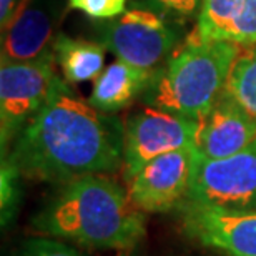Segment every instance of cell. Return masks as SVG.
Here are the masks:
<instances>
[{
	"instance_id": "obj_18",
	"label": "cell",
	"mask_w": 256,
	"mask_h": 256,
	"mask_svg": "<svg viewBox=\"0 0 256 256\" xmlns=\"http://www.w3.org/2000/svg\"><path fill=\"white\" fill-rule=\"evenodd\" d=\"M15 256H82L70 244L55 242L50 238H32L27 240Z\"/></svg>"
},
{
	"instance_id": "obj_16",
	"label": "cell",
	"mask_w": 256,
	"mask_h": 256,
	"mask_svg": "<svg viewBox=\"0 0 256 256\" xmlns=\"http://www.w3.org/2000/svg\"><path fill=\"white\" fill-rule=\"evenodd\" d=\"M18 180L20 173L15 170L7 160H2V173H0V193H2V200H0V206H2V224H7L12 222L15 216L20 200V190H18Z\"/></svg>"
},
{
	"instance_id": "obj_12",
	"label": "cell",
	"mask_w": 256,
	"mask_h": 256,
	"mask_svg": "<svg viewBox=\"0 0 256 256\" xmlns=\"http://www.w3.org/2000/svg\"><path fill=\"white\" fill-rule=\"evenodd\" d=\"M194 30L203 38L256 45V0H203Z\"/></svg>"
},
{
	"instance_id": "obj_15",
	"label": "cell",
	"mask_w": 256,
	"mask_h": 256,
	"mask_svg": "<svg viewBox=\"0 0 256 256\" xmlns=\"http://www.w3.org/2000/svg\"><path fill=\"white\" fill-rule=\"evenodd\" d=\"M226 92L256 118V45L238 54L230 72Z\"/></svg>"
},
{
	"instance_id": "obj_11",
	"label": "cell",
	"mask_w": 256,
	"mask_h": 256,
	"mask_svg": "<svg viewBox=\"0 0 256 256\" xmlns=\"http://www.w3.org/2000/svg\"><path fill=\"white\" fill-rule=\"evenodd\" d=\"M254 140L256 118L224 88L213 108L198 122L194 146L204 160H216L244 150Z\"/></svg>"
},
{
	"instance_id": "obj_10",
	"label": "cell",
	"mask_w": 256,
	"mask_h": 256,
	"mask_svg": "<svg viewBox=\"0 0 256 256\" xmlns=\"http://www.w3.org/2000/svg\"><path fill=\"white\" fill-rule=\"evenodd\" d=\"M64 10L65 0H24L4 30L2 62H28L47 52Z\"/></svg>"
},
{
	"instance_id": "obj_17",
	"label": "cell",
	"mask_w": 256,
	"mask_h": 256,
	"mask_svg": "<svg viewBox=\"0 0 256 256\" xmlns=\"http://www.w3.org/2000/svg\"><path fill=\"white\" fill-rule=\"evenodd\" d=\"M66 5L95 20H108L125 12L126 0H66Z\"/></svg>"
},
{
	"instance_id": "obj_19",
	"label": "cell",
	"mask_w": 256,
	"mask_h": 256,
	"mask_svg": "<svg viewBox=\"0 0 256 256\" xmlns=\"http://www.w3.org/2000/svg\"><path fill=\"white\" fill-rule=\"evenodd\" d=\"M152 4L180 18H190L200 14L203 0H150Z\"/></svg>"
},
{
	"instance_id": "obj_7",
	"label": "cell",
	"mask_w": 256,
	"mask_h": 256,
	"mask_svg": "<svg viewBox=\"0 0 256 256\" xmlns=\"http://www.w3.org/2000/svg\"><path fill=\"white\" fill-rule=\"evenodd\" d=\"M198 122L155 106L132 115L124 125V178L128 182L148 162L194 146Z\"/></svg>"
},
{
	"instance_id": "obj_9",
	"label": "cell",
	"mask_w": 256,
	"mask_h": 256,
	"mask_svg": "<svg viewBox=\"0 0 256 256\" xmlns=\"http://www.w3.org/2000/svg\"><path fill=\"white\" fill-rule=\"evenodd\" d=\"M183 232L202 246L228 256H256V210L182 203Z\"/></svg>"
},
{
	"instance_id": "obj_8",
	"label": "cell",
	"mask_w": 256,
	"mask_h": 256,
	"mask_svg": "<svg viewBox=\"0 0 256 256\" xmlns=\"http://www.w3.org/2000/svg\"><path fill=\"white\" fill-rule=\"evenodd\" d=\"M185 202L228 210H256V140L232 156L202 158Z\"/></svg>"
},
{
	"instance_id": "obj_21",
	"label": "cell",
	"mask_w": 256,
	"mask_h": 256,
	"mask_svg": "<svg viewBox=\"0 0 256 256\" xmlns=\"http://www.w3.org/2000/svg\"><path fill=\"white\" fill-rule=\"evenodd\" d=\"M120 256H132V254H126V253H122Z\"/></svg>"
},
{
	"instance_id": "obj_3",
	"label": "cell",
	"mask_w": 256,
	"mask_h": 256,
	"mask_svg": "<svg viewBox=\"0 0 256 256\" xmlns=\"http://www.w3.org/2000/svg\"><path fill=\"white\" fill-rule=\"evenodd\" d=\"M240 54V45L224 40L203 38L196 30L180 42L166 58L163 68L155 70L145 102L155 108L200 122L220 95Z\"/></svg>"
},
{
	"instance_id": "obj_2",
	"label": "cell",
	"mask_w": 256,
	"mask_h": 256,
	"mask_svg": "<svg viewBox=\"0 0 256 256\" xmlns=\"http://www.w3.org/2000/svg\"><path fill=\"white\" fill-rule=\"evenodd\" d=\"M145 213L115 180L86 175L64 183L34 228L86 248L130 252L145 236Z\"/></svg>"
},
{
	"instance_id": "obj_20",
	"label": "cell",
	"mask_w": 256,
	"mask_h": 256,
	"mask_svg": "<svg viewBox=\"0 0 256 256\" xmlns=\"http://www.w3.org/2000/svg\"><path fill=\"white\" fill-rule=\"evenodd\" d=\"M22 4L24 0H0V25H2V30L8 27Z\"/></svg>"
},
{
	"instance_id": "obj_13",
	"label": "cell",
	"mask_w": 256,
	"mask_h": 256,
	"mask_svg": "<svg viewBox=\"0 0 256 256\" xmlns=\"http://www.w3.org/2000/svg\"><path fill=\"white\" fill-rule=\"evenodd\" d=\"M153 76L155 70L138 68L116 60L95 78L88 102L100 112L114 114L130 105L138 95L145 94Z\"/></svg>"
},
{
	"instance_id": "obj_1",
	"label": "cell",
	"mask_w": 256,
	"mask_h": 256,
	"mask_svg": "<svg viewBox=\"0 0 256 256\" xmlns=\"http://www.w3.org/2000/svg\"><path fill=\"white\" fill-rule=\"evenodd\" d=\"M20 176L68 183L124 168V125L57 75L48 98L2 156Z\"/></svg>"
},
{
	"instance_id": "obj_5",
	"label": "cell",
	"mask_w": 256,
	"mask_h": 256,
	"mask_svg": "<svg viewBox=\"0 0 256 256\" xmlns=\"http://www.w3.org/2000/svg\"><path fill=\"white\" fill-rule=\"evenodd\" d=\"M57 58L50 47L28 62H2L0 66V145L7 155L30 120L48 98L57 76Z\"/></svg>"
},
{
	"instance_id": "obj_6",
	"label": "cell",
	"mask_w": 256,
	"mask_h": 256,
	"mask_svg": "<svg viewBox=\"0 0 256 256\" xmlns=\"http://www.w3.org/2000/svg\"><path fill=\"white\" fill-rule=\"evenodd\" d=\"M200 162L196 146L165 153L142 166L128 180L126 192L143 213L178 210L190 193Z\"/></svg>"
},
{
	"instance_id": "obj_14",
	"label": "cell",
	"mask_w": 256,
	"mask_h": 256,
	"mask_svg": "<svg viewBox=\"0 0 256 256\" xmlns=\"http://www.w3.org/2000/svg\"><path fill=\"white\" fill-rule=\"evenodd\" d=\"M52 48L57 64L62 68L64 78L68 84H84L95 80L104 72L106 48L102 44L57 34Z\"/></svg>"
},
{
	"instance_id": "obj_4",
	"label": "cell",
	"mask_w": 256,
	"mask_h": 256,
	"mask_svg": "<svg viewBox=\"0 0 256 256\" xmlns=\"http://www.w3.org/2000/svg\"><path fill=\"white\" fill-rule=\"evenodd\" d=\"M94 28L98 44L116 60L146 70H155L182 40L176 27L160 14L138 7L128 8L115 18L96 20Z\"/></svg>"
}]
</instances>
